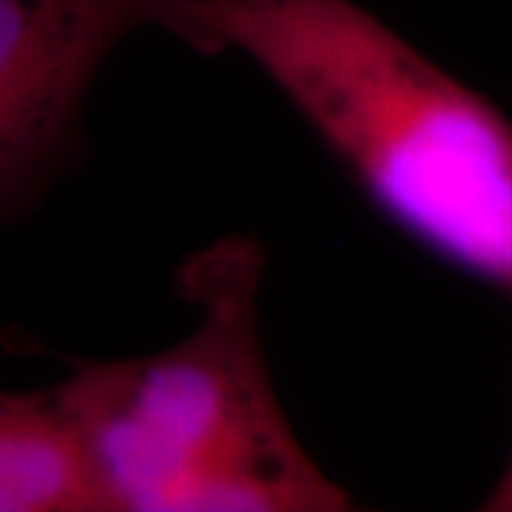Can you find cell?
I'll use <instances>...</instances> for the list:
<instances>
[{
	"label": "cell",
	"instance_id": "1",
	"mask_svg": "<svg viewBox=\"0 0 512 512\" xmlns=\"http://www.w3.org/2000/svg\"><path fill=\"white\" fill-rule=\"evenodd\" d=\"M197 55L239 52L421 248L512 299V123L356 0H197Z\"/></svg>",
	"mask_w": 512,
	"mask_h": 512
},
{
	"label": "cell",
	"instance_id": "3",
	"mask_svg": "<svg viewBox=\"0 0 512 512\" xmlns=\"http://www.w3.org/2000/svg\"><path fill=\"white\" fill-rule=\"evenodd\" d=\"M197 0H0V220L29 205L74 154L80 114L109 55L140 29L200 49Z\"/></svg>",
	"mask_w": 512,
	"mask_h": 512
},
{
	"label": "cell",
	"instance_id": "2",
	"mask_svg": "<svg viewBox=\"0 0 512 512\" xmlns=\"http://www.w3.org/2000/svg\"><path fill=\"white\" fill-rule=\"evenodd\" d=\"M265 248L231 234L177 268L200 319L137 359L74 362L55 396L109 512H336L350 495L299 444L265 362Z\"/></svg>",
	"mask_w": 512,
	"mask_h": 512
},
{
	"label": "cell",
	"instance_id": "5",
	"mask_svg": "<svg viewBox=\"0 0 512 512\" xmlns=\"http://www.w3.org/2000/svg\"><path fill=\"white\" fill-rule=\"evenodd\" d=\"M481 507L493 512H512V456L510 464H507V470L501 473L498 484L493 487V493L487 495V501H484Z\"/></svg>",
	"mask_w": 512,
	"mask_h": 512
},
{
	"label": "cell",
	"instance_id": "4",
	"mask_svg": "<svg viewBox=\"0 0 512 512\" xmlns=\"http://www.w3.org/2000/svg\"><path fill=\"white\" fill-rule=\"evenodd\" d=\"M109 512L55 387L0 390V512Z\"/></svg>",
	"mask_w": 512,
	"mask_h": 512
}]
</instances>
